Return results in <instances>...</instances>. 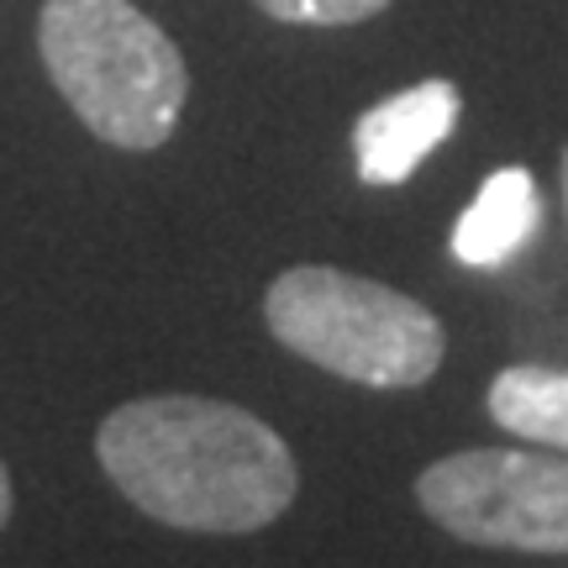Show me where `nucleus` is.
I'll return each instance as SVG.
<instances>
[{"mask_svg":"<svg viewBox=\"0 0 568 568\" xmlns=\"http://www.w3.org/2000/svg\"><path fill=\"white\" fill-rule=\"evenodd\" d=\"M564 201H568V148H564Z\"/></svg>","mask_w":568,"mask_h":568,"instance_id":"9d476101","label":"nucleus"},{"mask_svg":"<svg viewBox=\"0 0 568 568\" xmlns=\"http://www.w3.org/2000/svg\"><path fill=\"white\" fill-rule=\"evenodd\" d=\"M95 458L142 516L180 531L274 527L301 489V468L274 426L205 395L116 406L101 422Z\"/></svg>","mask_w":568,"mask_h":568,"instance_id":"f257e3e1","label":"nucleus"},{"mask_svg":"<svg viewBox=\"0 0 568 568\" xmlns=\"http://www.w3.org/2000/svg\"><path fill=\"white\" fill-rule=\"evenodd\" d=\"M38 53L53 90L101 142L153 153L174 138L190 74L174 38L132 0H42Z\"/></svg>","mask_w":568,"mask_h":568,"instance_id":"f03ea898","label":"nucleus"},{"mask_svg":"<svg viewBox=\"0 0 568 568\" xmlns=\"http://www.w3.org/2000/svg\"><path fill=\"white\" fill-rule=\"evenodd\" d=\"M264 322L290 353L368 389H416L443 364V322L379 280L295 264L268 284Z\"/></svg>","mask_w":568,"mask_h":568,"instance_id":"7ed1b4c3","label":"nucleus"},{"mask_svg":"<svg viewBox=\"0 0 568 568\" xmlns=\"http://www.w3.org/2000/svg\"><path fill=\"white\" fill-rule=\"evenodd\" d=\"M416 500L474 548L568 552V458L521 447L447 453L416 479Z\"/></svg>","mask_w":568,"mask_h":568,"instance_id":"20e7f679","label":"nucleus"},{"mask_svg":"<svg viewBox=\"0 0 568 568\" xmlns=\"http://www.w3.org/2000/svg\"><path fill=\"white\" fill-rule=\"evenodd\" d=\"M11 521V474H6V464H0V527Z\"/></svg>","mask_w":568,"mask_h":568,"instance_id":"1a4fd4ad","label":"nucleus"},{"mask_svg":"<svg viewBox=\"0 0 568 568\" xmlns=\"http://www.w3.org/2000/svg\"><path fill=\"white\" fill-rule=\"evenodd\" d=\"M389 0H258V11L295 27H347V21L379 17Z\"/></svg>","mask_w":568,"mask_h":568,"instance_id":"6e6552de","label":"nucleus"},{"mask_svg":"<svg viewBox=\"0 0 568 568\" xmlns=\"http://www.w3.org/2000/svg\"><path fill=\"white\" fill-rule=\"evenodd\" d=\"M489 416L506 426L510 437L548 443L568 453V368L542 364H510L489 385Z\"/></svg>","mask_w":568,"mask_h":568,"instance_id":"0eeeda50","label":"nucleus"},{"mask_svg":"<svg viewBox=\"0 0 568 568\" xmlns=\"http://www.w3.org/2000/svg\"><path fill=\"white\" fill-rule=\"evenodd\" d=\"M458 84L447 80H422L385 95L379 105H368L358 126H353V159L368 184H406L432 148H443L458 126Z\"/></svg>","mask_w":568,"mask_h":568,"instance_id":"39448f33","label":"nucleus"},{"mask_svg":"<svg viewBox=\"0 0 568 568\" xmlns=\"http://www.w3.org/2000/svg\"><path fill=\"white\" fill-rule=\"evenodd\" d=\"M537 222H542V201H537L531 169H516V163L495 169L453 226V258L468 268H500L531 243Z\"/></svg>","mask_w":568,"mask_h":568,"instance_id":"423d86ee","label":"nucleus"}]
</instances>
